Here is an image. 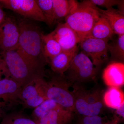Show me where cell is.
Wrapping results in <instances>:
<instances>
[{
  "label": "cell",
  "instance_id": "277c9868",
  "mask_svg": "<svg viewBox=\"0 0 124 124\" xmlns=\"http://www.w3.org/2000/svg\"><path fill=\"white\" fill-rule=\"evenodd\" d=\"M0 54L7 65L10 77L23 87L45 76L31 66L16 50L0 52Z\"/></svg>",
  "mask_w": 124,
  "mask_h": 124
},
{
  "label": "cell",
  "instance_id": "4dcf8cb0",
  "mask_svg": "<svg viewBox=\"0 0 124 124\" xmlns=\"http://www.w3.org/2000/svg\"><path fill=\"white\" fill-rule=\"evenodd\" d=\"M119 120V118H118L117 116H116L110 124H118Z\"/></svg>",
  "mask_w": 124,
  "mask_h": 124
},
{
  "label": "cell",
  "instance_id": "f1b7e54d",
  "mask_svg": "<svg viewBox=\"0 0 124 124\" xmlns=\"http://www.w3.org/2000/svg\"><path fill=\"white\" fill-rule=\"evenodd\" d=\"M116 114L120 116L124 119V104L116 110Z\"/></svg>",
  "mask_w": 124,
  "mask_h": 124
},
{
  "label": "cell",
  "instance_id": "8fae6325",
  "mask_svg": "<svg viewBox=\"0 0 124 124\" xmlns=\"http://www.w3.org/2000/svg\"><path fill=\"white\" fill-rule=\"evenodd\" d=\"M51 33L60 45L62 51L75 49L80 41L75 32L65 23H59Z\"/></svg>",
  "mask_w": 124,
  "mask_h": 124
},
{
  "label": "cell",
  "instance_id": "6da1fadb",
  "mask_svg": "<svg viewBox=\"0 0 124 124\" xmlns=\"http://www.w3.org/2000/svg\"><path fill=\"white\" fill-rule=\"evenodd\" d=\"M20 31L18 45L16 50L31 66L45 74V67L48 61L45 57L39 28L28 19L17 21Z\"/></svg>",
  "mask_w": 124,
  "mask_h": 124
},
{
  "label": "cell",
  "instance_id": "ba28073f",
  "mask_svg": "<svg viewBox=\"0 0 124 124\" xmlns=\"http://www.w3.org/2000/svg\"><path fill=\"white\" fill-rule=\"evenodd\" d=\"M108 40L88 37L80 42L82 52L91 58L94 66L98 68L108 60Z\"/></svg>",
  "mask_w": 124,
  "mask_h": 124
},
{
  "label": "cell",
  "instance_id": "ac0fdd59",
  "mask_svg": "<svg viewBox=\"0 0 124 124\" xmlns=\"http://www.w3.org/2000/svg\"><path fill=\"white\" fill-rule=\"evenodd\" d=\"M115 34L107 20L100 16L93 27L89 36L96 39L109 40Z\"/></svg>",
  "mask_w": 124,
  "mask_h": 124
},
{
  "label": "cell",
  "instance_id": "f546056e",
  "mask_svg": "<svg viewBox=\"0 0 124 124\" xmlns=\"http://www.w3.org/2000/svg\"><path fill=\"white\" fill-rule=\"evenodd\" d=\"M118 9L122 13L124 14V0H121V2L117 5Z\"/></svg>",
  "mask_w": 124,
  "mask_h": 124
},
{
  "label": "cell",
  "instance_id": "52a82bcc",
  "mask_svg": "<svg viewBox=\"0 0 124 124\" xmlns=\"http://www.w3.org/2000/svg\"><path fill=\"white\" fill-rule=\"evenodd\" d=\"M23 88L11 77L0 81V113L3 116L20 104L19 96Z\"/></svg>",
  "mask_w": 124,
  "mask_h": 124
},
{
  "label": "cell",
  "instance_id": "9c48e42d",
  "mask_svg": "<svg viewBox=\"0 0 124 124\" xmlns=\"http://www.w3.org/2000/svg\"><path fill=\"white\" fill-rule=\"evenodd\" d=\"M2 8L10 10L27 19L46 23L35 0H0Z\"/></svg>",
  "mask_w": 124,
  "mask_h": 124
},
{
  "label": "cell",
  "instance_id": "1f68e13d",
  "mask_svg": "<svg viewBox=\"0 0 124 124\" xmlns=\"http://www.w3.org/2000/svg\"><path fill=\"white\" fill-rule=\"evenodd\" d=\"M3 116L2 115V114H1V113H0V118H1V117H3Z\"/></svg>",
  "mask_w": 124,
  "mask_h": 124
},
{
  "label": "cell",
  "instance_id": "484cf974",
  "mask_svg": "<svg viewBox=\"0 0 124 124\" xmlns=\"http://www.w3.org/2000/svg\"><path fill=\"white\" fill-rule=\"evenodd\" d=\"M77 124H105L103 120L99 116H83Z\"/></svg>",
  "mask_w": 124,
  "mask_h": 124
},
{
  "label": "cell",
  "instance_id": "44dd1931",
  "mask_svg": "<svg viewBox=\"0 0 124 124\" xmlns=\"http://www.w3.org/2000/svg\"><path fill=\"white\" fill-rule=\"evenodd\" d=\"M108 51L110 54L111 62L124 63V35H118V37L108 43Z\"/></svg>",
  "mask_w": 124,
  "mask_h": 124
},
{
  "label": "cell",
  "instance_id": "d6a6232c",
  "mask_svg": "<svg viewBox=\"0 0 124 124\" xmlns=\"http://www.w3.org/2000/svg\"><path fill=\"white\" fill-rule=\"evenodd\" d=\"M0 56H1L0 54Z\"/></svg>",
  "mask_w": 124,
  "mask_h": 124
},
{
  "label": "cell",
  "instance_id": "d6986e66",
  "mask_svg": "<svg viewBox=\"0 0 124 124\" xmlns=\"http://www.w3.org/2000/svg\"><path fill=\"white\" fill-rule=\"evenodd\" d=\"M103 101L107 107L116 110L124 104V92L119 87H109L104 93Z\"/></svg>",
  "mask_w": 124,
  "mask_h": 124
},
{
  "label": "cell",
  "instance_id": "cb8c5ba5",
  "mask_svg": "<svg viewBox=\"0 0 124 124\" xmlns=\"http://www.w3.org/2000/svg\"><path fill=\"white\" fill-rule=\"evenodd\" d=\"M44 16L46 23L49 26L54 23V16L52 0H35Z\"/></svg>",
  "mask_w": 124,
  "mask_h": 124
},
{
  "label": "cell",
  "instance_id": "ffe728a7",
  "mask_svg": "<svg viewBox=\"0 0 124 124\" xmlns=\"http://www.w3.org/2000/svg\"><path fill=\"white\" fill-rule=\"evenodd\" d=\"M41 38L44 54L48 63L51 59L62 52V49L51 33L47 35L42 33Z\"/></svg>",
  "mask_w": 124,
  "mask_h": 124
},
{
  "label": "cell",
  "instance_id": "7c38bea8",
  "mask_svg": "<svg viewBox=\"0 0 124 124\" xmlns=\"http://www.w3.org/2000/svg\"><path fill=\"white\" fill-rule=\"evenodd\" d=\"M102 78L108 87H120L124 85V64L111 62L104 68Z\"/></svg>",
  "mask_w": 124,
  "mask_h": 124
},
{
  "label": "cell",
  "instance_id": "30bf717a",
  "mask_svg": "<svg viewBox=\"0 0 124 124\" xmlns=\"http://www.w3.org/2000/svg\"><path fill=\"white\" fill-rule=\"evenodd\" d=\"M19 36L20 31L17 22L14 18L6 16L0 27V52L16 49Z\"/></svg>",
  "mask_w": 124,
  "mask_h": 124
},
{
  "label": "cell",
  "instance_id": "7a4b0ae2",
  "mask_svg": "<svg viewBox=\"0 0 124 124\" xmlns=\"http://www.w3.org/2000/svg\"><path fill=\"white\" fill-rule=\"evenodd\" d=\"M60 76L53 78L48 82L44 78L37 80L36 86L40 95L45 99L53 100L62 108L73 112L75 96L73 91L69 90L70 84Z\"/></svg>",
  "mask_w": 124,
  "mask_h": 124
},
{
  "label": "cell",
  "instance_id": "3957f363",
  "mask_svg": "<svg viewBox=\"0 0 124 124\" xmlns=\"http://www.w3.org/2000/svg\"><path fill=\"white\" fill-rule=\"evenodd\" d=\"M100 16L97 6L88 0H84L78 2L75 8L66 17L65 23L75 32L81 41L89 36Z\"/></svg>",
  "mask_w": 124,
  "mask_h": 124
},
{
  "label": "cell",
  "instance_id": "5bb4252c",
  "mask_svg": "<svg viewBox=\"0 0 124 124\" xmlns=\"http://www.w3.org/2000/svg\"><path fill=\"white\" fill-rule=\"evenodd\" d=\"M73 112L60 107L43 116L37 124H68L73 119Z\"/></svg>",
  "mask_w": 124,
  "mask_h": 124
},
{
  "label": "cell",
  "instance_id": "4316f807",
  "mask_svg": "<svg viewBox=\"0 0 124 124\" xmlns=\"http://www.w3.org/2000/svg\"><path fill=\"white\" fill-rule=\"evenodd\" d=\"M10 77V74L4 60L0 57V81Z\"/></svg>",
  "mask_w": 124,
  "mask_h": 124
},
{
  "label": "cell",
  "instance_id": "603a6c76",
  "mask_svg": "<svg viewBox=\"0 0 124 124\" xmlns=\"http://www.w3.org/2000/svg\"><path fill=\"white\" fill-rule=\"evenodd\" d=\"M2 118L1 124H37L33 120L20 112H10Z\"/></svg>",
  "mask_w": 124,
  "mask_h": 124
},
{
  "label": "cell",
  "instance_id": "83f0119b",
  "mask_svg": "<svg viewBox=\"0 0 124 124\" xmlns=\"http://www.w3.org/2000/svg\"><path fill=\"white\" fill-rule=\"evenodd\" d=\"M2 8V6L0 5V27L4 22L7 16Z\"/></svg>",
  "mask_w": 124,
  "mask_h": 124
},
{
  "label": "cell",
  "instance_id": "4fadbf2b",
  "mask_svg": "<svg viewBox=\"0 0 124 124\" xmlns=\"http://www.w3.org/2000/svg\"><path fill=\"white\" fill-rule=\"evenodd\" d=\"M36 81L23 87L20 93V104L24 108H35L46 100L39 93L36 86Z\"/></svg>",
  "mask_w": 124,
  "mask_h": 124
},
{
  "label": "cell",
  "instance_id": "2e32d148",
  "mask_svg": "<svg viewBox=\"0 0 124 124\" xmlns=\"http://www.w3.org/2000/svg\"><path fill=\"white\" fill-rule=\"evenodd\" d=\"M98 10L100 16L107 20L115 34L124 35V14L113 8L104 10L98 7Z\"/></svg>",
  "mask_w": 124,
  "mask_h": 124
},
{
  "label": "cell",
  "instance_id": "d4e9b609",
  "mask_svg": "<svg viewBox=\"0 0 124 124\" xmlns=\"http://www.w3.org/2000/svg\"><path fill=\"white\" fill-rule=\"evenodd\" d=\"M89 2L97 6H99L106 8L107 9L112 8L113 6L118 5L121 0H88Z\"/></svg>",
  "mask_w": 124,
  "mask_h": 124
},
{
  "label": "cell",
  "instance_id": "9a60e30c",
  "mask_svg": "<svg viewBox=\"0 0 124 124\" xmlns=\"http://www.w3.org/2000/svg\"><path fill=\"white\" fill-rule=\"evenodd\" d=\"M79 46L73 50L62 51L49 61L52 70L60 75H63L70 66L72 59L79 51Z\"/></svg>",
  "mask_w": 124,
  "mask_h": 124
},
{
  "label": "cell",
  "instance_id": "7402d4cb",
  "mask_svg": "<svg viewBox=\"0 0 124 124\" xmlns=\"http://www.w3.org/2000/svg\"><path fill=\"white\" fill-rule=\"evenodd\" d=\"M60 107L53 100L46 99L35 108L32 113V119L36 122L50 111Z\"/></svg>",
  "mask_w": 124,
  "mask_h": 124
},
{
  "label": "cell",
  "instance_id": "5b68a950",
  "mask_svg": "<svg viewBox=\"0 0 124 124\" xmlns=\"http://www.w3.org/2000/svg\"><path fill=\"white\" fill-rule=\"evenodd\" d=\"M75 96L74 112L83 116H99L103 108L101 92H90L76 87L73 91Z\"/></svg>",
  "mask_w": 124,
  "mask_h": 124
},
{
  "label": "cell",
  "instance_id": "e0dca14e",
  "mask_svg": "<svg viewBox=\"0 0 124 124\" xmlns=\"http://www.w3.org/2000/svg\"><path fill=\"white\" fill-rule=\"evenodd\" d=\"M53 6L54 23L66 18L74 10L78 4L74 0H52Z\"/></svg>",
  "mask_w": 124,
  "mask_h": 124
},
{
  "label": "cell",
  "instance_id": "8992f818",
  "mask_svg": "<svg viewBox=\"0 0 124 124\" xmlns=\"http://www.w3.org/2000/svg\"><path fill=\"white\" fill-rule=\"evenodd\" d=\"M91 59L82 51L73 57L70 66L65 73L68 82L82 83L93 80L98 68L94 67Z\"/></svg>",
  "mask_w": 124,
  "mask_h": 124
}]
</instances>
